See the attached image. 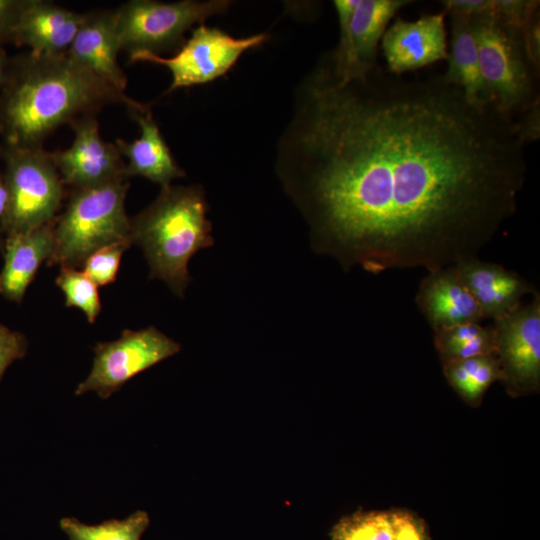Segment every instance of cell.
Wrapping results in <instances>:
<instances>
[{
	"instance_id": "8",
	"label": "cell",
	"mask_w": 540,
	"mask_h": 540,
	"mask_svg": "<svg viewBox=\"0 0 540 540\" xmlns=\"http://www.w3.org/2000/svg\"><path fill=\"white\" fill-rule=\"evenodd\" d=\"M410 0H335L339 41L326 55L341 79L362 77L378 66V45L390 20Z\"/></svg>"
},
{
	"instance_id": "19",
	"label": "cell",
	"mask_w": 540,
	"mask_h": 540,
	"mask_svg": "<svg viewBox=\"0 0 540 540\" xmlns=\"http://www.w3.org/2000/svg\"><path fill=\"white\" fill-rule=\"evenodd\" d=\"M53 247L54 221L27 233L5 237L0 293L20 303L41 264L50 258Z\"/></svg>"
},
{
	"instance_id": "22",
	"label": "cell",
	"mask_w": 540,
	"mask_h": 540,
	"mask_svg": "<svg viewBox=\"0 0 540 540\" xmlns=\"http://www.w3.org/2000/svg\"><path fill=\"white\" fill-rule=\"evenodd\" d=\"M449 385L469 405L478 406L492 383L503 376L494 354L482 355L443 364Z\"/></svg>"
},
{
	"instance_id": "17",
	"label": "cell",
	"mask_w": 540,
	"mask_h": 540,
	"mask_svg": "<svg viewBox=\"0 0 540 540\" xmlns=\"http://www.w3.org/2000/svg\"><path fill=\"white\" fill-rule=\"evenodd\" d=\"M121 50L114 11L85 13L67 54L96 76L125 93L127 79L118 64Z\"/></svg>"
},
{
	"instance_id": "14",
	"label": "cell",
	"mask_w": 540,
	"mask_h": 540,
	"mask_svg": "<svg viewBox=\"0 0 540 540\" xmlns=\"http://www.w3.org/2000/svg\"><path fill=\"white\" fill-rule=\"evenodd\" d=\"M85 13H77L52 2L26 0L16 25L11 42L26 46L36 55L67 53Z\"/></svg>"
},
{
	"instance_id": "9",
	"label": "cell",
	"mask_w": 540,
	"mask_h": 540,
	"mask_svg": "<svg viewBox=\"0 0 540 540\" xmlns=\"http://www.w3.org/2000/svg\"><path fill=\"white\" fill-rule=\"evenodd\" d=\"M180 350L179 343L153 326L124 330L120 338L96 344L91 371L75 395L95 392L107 399L131 378Z\"/></svg>"
},
{
	"instance_id": "21",
	"label": "cell",
	"mask_w": 540,
	"mask_h": 540,
	"mask_svg": "<svg viewBox=\"0 0 540 540\" xmlns=\"http://www.w3.org/2000/svg\"><path fill=\"white\" fill-rule=\"evenodd\" d=\"M434 332V345L443 364L494 354L496 333L493 324L467 322Z\"/></svg>"
},
{
	"instance_id": "20",
	"label": "cell",
	"mask_w": 540,
	"mask_h": 540,
	"mask_svg": "<svg viewBox=\"0 0 540 540\" xmlns=\"http://www.w3.org/2000/svg\"><path fill=\"white\" fill-rule=\"evenodd\" d=\"M445 11L451 20V40L446 58L447 69L441 77L459 87L471 104L477 107L495 106L494 97L481 73L470 16L455 10Z\"/></svg>"
},
{
	"instance_id": "18",
	"label": "cell",
	"mask_w": 540,
	"mask_h": 540,
	"mask_svg": "<svg viewBox=\"0 0 540 540\" xmlns=\"http://www.w3.org/2000/svg\"><path fill=\"white\" fill-rule=\"evenodd\" d=\"M129 110L141 134L132 142L122 139L115 142L120 154L128 160L127 177L142 176L161 188L170 185L173 179L184 177V170L175 162L148 107Z\"/></svg>"
},
{
	"instance_id": "23",
	"label": "cell",
	"mask_w": 540,
	"mask_h": 540,
	"mask_svg": "<svg viewBox=\"0 0 540 540\" xmlns=\"http://www.w3.org/2000/svg\"><path fill=\"white\" fill-rule=\"evenodd\" d=\"M149 523L148 513L137 510L124 519L106 520L95 525L64 517L59 525L69 540H141Z\"/></svg>"
},
{
	"instance_id": "4",
	"label": "cell",
	"mask_w": 540,
	"mask_h": 540,
	"mask_svg": "<svg viewBox=\"0 0 540 540\" xmlns=\"http://www.w3.org/2000/svg\"><path fill=\"white\" fill-rule=\"evenodd\" d=\"M128 179L70 190L54 220V247L47 266L79 269L102 247L129 242L130 218L125 210Z\"/></svg>"
},
{
	"instance_id": "11",
	"label": "cell",
	"mask_w": 540,
	"mask_h": 540,
	"mask_svg": "<svg viewBox=\"0 0 540 540\" xmlns=\"http://www.w3.org/2000/svg\"><path fill=\"white\" fill-rule=\"evenodd\" d=\"M495 355L506 390L523 396L540 388V295L535 292L527 304L493 320Z\"/></svg>"
},
{
	"instance_id": "7",
	"label": "cell",
	"mask_w": 540,
	"mask_h": 540,
	"mask_svg": "<svg viewBox=\"0 0 540 540\" xmlns=\"http://www.w3.org/2000/svg\"><path fill=\"white\" fill-rule=\"evenodd\" d=\"M230 4L227 0L129 1L114 11L120 48L130 55L157 54L181 47L187 30L208 17L224 13Z\"/></svg>"
},
{
	"instance_id": "12",
	"label": "cell",
	"mask_w": 540,
	"mask_h": 540,
	"mask_svg": "<svg viewBox=\"0 0 540 540\" xmlns=\"http://www.w3.org/2000/svg\"><path fill=\"white\" fill-rule=\"evenodd\" d=\"M94 116L72 123V145L51 153L64 185L71 190L129 179L122 155L115 144L102 139Z\"/></svg>"
},
{
	"instance_id": "13",
	"label": "cell",
	"mask_w": 540,
	"mask_h": 540,
	"mask_svg": "<svg viewBox=\"0 0 540 540\" xmlns=\"http://www.w3.org/2000/svg\"><path fill=\"white\" fill-rule=\"evenodd\" d=\"M443 9L413 21L397 18L385 30L381 47L386 70L401 75L447 58V33Z\"/></svg>"
},
{
	"instance_id": "28",
	"label": "cell",
	"mask_w": 540,
	"mask_h": 540,
	"mask_svg": "<svg viewBox=\"0 0 540 540\" xmlns=\"http://www.w3.org/2000/svg\"><path fill=\"white\" fill-rule=\"evenodd\" d=\"M27 347L23 334L0 324V380L9 365L25 356Z\"/></svg>"
},
{
	"instance_id": "26",
	"label": "cell",
	"mask_w": 540,
	"mask_h": 540,
	"mask_svg": "<svg viewBox=\"0 0 540 540\" xmlns=\"http://www.w3.org/2000/svg\"><path fill=\"white\" fill-rule=\"evenodd\" d=\"M129 242L107 245L92 253L82 265V271L99 287L113 283L118 274L123 253Z\"/></svg>"
},
{
	"instance_id": "3",
	"label": "cell",
	"mask_w": 540,
	"mask_h": 540,
	"mask_svg": "<svg viewBox=\"0 0 540 540\" xmlns=\"http://www.w3.org/2000/svg\"><path fill=\"white\" fill-rule=\"evenodd\" d=\"M208 204L198 185L161 188L157 198L130 218V239L144 252L150 278L165 282L180 297L191 281L190 259L213 245Z\"/></svg>"
},
{
	"instance_id": "33",
	"label": "cell",
	"mask_w": 540,
	"mask_h": 540,
	"mask_svg": "<svg viewBox=\"0 0 540 540\" xmlns=\"http://www.w3.org/2000/svg\"><path fill=\"white\" fill-rule=\"evenodd\" d=\"M10 59L8 58L3 44L0 43V89L3 85Z\"/></svg>"
},
{
	"instance_id": "6",
	"label": "cell",
	"mask_w": 540,
	"mask_h": 540,
	"mask_svg": "<svg viewBox=\"0 0 540 540\" xmlns=\"http://www.w3.org/2000/svg\"><path fill=\"white\" fill-rule=\"evenodd\" d=\"M0 156L7 191L0 233L23 234L54 221L67 192L51 153L42 146L2 143Z\"/></svg>"
},
{
	"instance_id": "24",
	"label": "cell",
	"mask_w": 540,
	"mask_h": 540,
	"mask_svg": "<svg viewBox=\"0 0 540 540\" xmlns=\"http://www.w3.org/2000/svg\"><path fill=\"white\" fill-rule=\"evenodd\" d=\"M331 540H392L390 511H358L340 519Z\"/></svg>"
},
{
	"instance_id": "32",
	"label": "cell",
	"mask_w": 540,
	"mask_h": 540,
	"mask_svg": "<svg viewBox=\"0 0 540 540\" xmlns=\"http://www.w3.org/2000/svg\"><path fill=\"white\" fill-rule=\"evenodd\" d=\"M7 203V191L3 180V175L0 172V220L2 218V215L5 211ZM4 240L2 239L1 233H0V248L3 249Z\"/></svg>"
},
{
	"instance_id": "15",
	"label": "cell",
	"mask_w": 540,
	"mask_h": 540,
	"mask_svg": "<svg viewBox=\"0 0 540 540\" xmlns=\"http://www.w3.org/2000/svg\"><path fill=\"white\" fill-rule=\"evenodd\" d=\"M416 305L433 331L484 319L455 266L428 272L417 291Z\"/></svg>"
},
{
	"instance_id": "27",
	"label": "cell",
	"mask_w": 540,
	"mask_h": 540,
	"mask_svg": "<svg viewBox=\"0 0 540 540\" xmlns=\"http://www.w3.org/2000/svg\"><path fill=\"white\" fill-rule=\"evenodd\" d=\"M392 540H429L424 522L411 512L405 510L390 511Z\"/></svg>"
},
{
	"instance_id": "16",
	"label": "cell",
	"mask_w": 540,
	"mask_h": 540,
	"mask_svg": "<svg viewBox=\"0 0 540 540\" xmlns=\"http://www.w3.org/2000/svg\"><path fill=\"white\" fill-rule=\"evenodd\" d=\"M455 267L484 319L496 320L509 314L522 304L525 295L537 292L518 273L497 263L475 258Z\"/></svg>"
},
{
	"instance_id": "5",
	"label": "cell",
	"mask_w": 540,
	"mask_h": 540,
	"mask_svg": "<svg viewBox=\"0 0 540 540\" xmlns=\"http://www.w3.org/2000/svg\"><path fill=\"white\" fill-rule=\"evenodd\" d=\"M483 79L497 110L515 119L539 102L540 69L533 63L523 29L491 11L470 16Z\"/></svg>"
},
{
	"instance_id": "10",
	"label": "cell",
	"mask_w": 540,
	"mask_h": 540,
	"mask_svg": "<svg viewBox=\"0 0 540 540\" xmlns=\"http://www.w3.org/2000/svg\"><path fill=\"white\" fill-rule=\"evenodd\" d=\"M266 40V34L234 38L220 29L199 25L173 56L137 52L129 55V61H146L166 66L172 75V82L167 90L170 93L179 88L205 84L223 76L243 52L261 45Z\"/></svg>"
},
{
	"instance_id": "25",
	"label": "cell",
	"mask_w": 540,
	"mask_h": 540,
	"mask_svg": "<svg viewBox=\"0 0 540 540\" xmlns=\"http://www.w3.org/2000/svg\"><path fill=\"white\" fill-rule=\"evenodd\" d=\"M55 282L65 296V305L80 309L94 323L102 309L98 286L83 271L68 267H61Z\"/></svg>"
},
{
	"instance_id": "31",
	"label": "cell",
	"mask_w": 540,
	"mask_h": 540,
	"mask_svg": "<svg viewBox=\"0 0 540 540\" xmlns=\"http://www.w3.org/2000/svg\"><path fill=\"white\" fill-rule=\"evenodd\" d=\"M540 20L539 9L534 12L523 28V36L527 51L537 68L540 69Z\"/></svg>"
},
{
	"instance_id": "1",
	"label": "cell",
	"mask_w": 540,
	"mask_h": 540,
	"mask_svg": "<svg viewBox=\"0 0 540 540\" xmlns=\"http://www.w3.org/2000/svg\"><path fill=\"white\" fill-rule=\"evenodd\" d=\"M514 119L441 75L339 78L324 55L296 91L276 171L313 250L343 269L428 272L479 258L517 209Z\"/></svg>"
},
{
	"instance_id": "30",
	"label": "cell",
	"mask_w": 540,
	"mask_h": 540,
	"mask_svg": "<svg viewBox=\"0 0 540 540\" xmlns=\"http://www.w3.org/2000/svg\"><path fill=\"white\" fill-rule=\"evenodd\" d=\"M26 0H0V43L11 42V36Z\"/></svg>"
},
{
	"instance_id": "2",
	"label": "cell",
	"mask_w": 540,
	"mask_h": 540,
	"mask_svg": "<svg viewBox=\"0 0 540 540\" xmlns=\"http://www.w3.org/2000/svg\"><path fill=\"white\" fill-rule=\"evenodd\" d=\"M111 103L146 106L96 76L67 53L10 59L0 89V136L14 146H42L63 124L93 116Z\"/></svg>"
},
{
	"instance_id": "29",
	"label": "cell",
	"mask_w": 540,
	"mask_h": 540,
	"mask_svg": "<svg viewBox=\"0 0 540 540\" xmlns=\"http://www.w3.org/2000/svg\"><path fill=\"white\" fill-rule=\"evenodd\" d=\"M516 129L522 142L527 145L540 135V105L536 102L515 118Z\"/></svg>"
}]
</instances>
